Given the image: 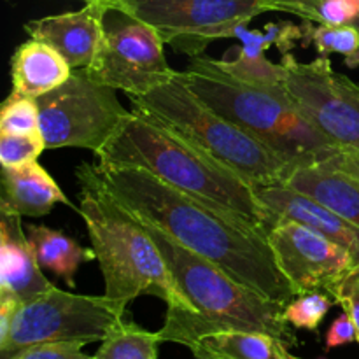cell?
<instances>
[{"label":"cell","mask_w":359,"mask_h":359,"mask_svg":"<svg viewBox=\"0 0 359 359\" xmlns=\"http://www.w3.org/2000/svg\"><path fill=\"white\" fill-rule=\"evenodd\" d=\"M109 191L140 219L214 263L238 283L286 305L297 297L262 231L172 188L139 167L95 163Z\"/></svg>","instance_id":"obj_1"},{"label":"cell","mask_w":359,"mask_h":359,"mask_svg":"<svg viewBox=\"0 0 359 359\" xmlns=\"http://www.w3.org/2000/svg\"><path fill=\"white\" fill-rule=\"evenodd\" d=\"M97 160L105 165L144 168L172 188L233 214L265 237L279 221L241 175L170 128L133 111L97 154Z\"/></svg>","instance_id":"obj_2"},{"label":"cell","mask_w":359,"mask_h":359,"mask_svg":"<svg viewBox=\"0 0 359 359\" xmlns=\"http://www.w3.org/2000/svg\"><path fill=\"white\" fill-rule=\"evenodd\" d=\"M140 221L160 248L175 286L188 304V309H167L165 325L158 332L161 342L189 347L212 333L242 330L272 335L287 347L297 346V335L284 319V304L238 283L163 230Z\"/></svg>","instance_id":"obj_3"},{"label":"cell","mask_w":359,"mask_h":359,"mask_svg":"<svg viewBox=\"0 0 359 359\" xmlns=\"http://www.w3.org/2000/svg\"><path fill=\"white\" fill-rule=\"evenodd\" d=\"M81 188L79 214L86 224L105 283V297L128 307L153 294L172 309H188L167 262L142 221L107 189L95 163L76 168Z\"/></svg>","instance_id":"obj_4"},{"label":"cell","mask_w":359,"mask_h":359,"mask_svg":"<svg viewBox=\"0 0 359 359\" xmlns=\"http://www.w3.org/2000/svg\"><path fill=\"white\" fill-rule=\"evenodd\" d=\"M179 74L203 104L265 144L291 170L321 163L340 151L297 111L286 90L244 83L207 56H191L188 70Z\"/></svg>","instance_id":"obj_5"},{"label":"cell","mask_w":359,"mask_h":359,"mask_svg":"<svg viewBox=\"0 0 359 359\" xmlns=\"http://www.w3.org/2000/svg\"><path fill=\"white\" fill-rule=\"evenodd\" d=\"M128 97L133 112L170 128L241 175L252 188L286 184L293 172L265 144L203 104L179 72L147 93Z\"/></svg>","instance_id":"obj_6"},{"label":"cell","mask_w":359,"mask_h":359,"mask_svg":"<svg viewBox=\"0 0 359 359\" xmlns=\"http://www.w3.org/2000/svg\"><path fill=\"white\" fill-rule=\"evenodd\" d=\"M126 316L125 305L105 294H76L55 286L18 305L9 333L0 342V359H13L27 347L46 342H102Z\"/></svg>","instance_id":"obj_7"},{"label":"cell","mask_w":359,"mask_h":359,"mask_svg":"<svg viewBox=\"0 0 359 359\" xmlns=\"http://www.w3.org/2000/svg\"><path fill=\"white\" fill-rule=\"evenodd\" d=\"M116 91L81 69L62 86L35 98L46 149L81 147L97 156L130 114Z\"/></svg>","instance_id":"obj_8"},{"label":"cell","mask_w":359,"mask_h":359,"mask_svg":"<svg viewBox=\"0 0 359 359\" xmlns=\"http://www.w3.org/2000/svg\"><path fill=\"white\" fill-rule=\"evenodd\" d=\"M118 9L153 27L165 44L200 56L219 39H231L237 25L272 11L265 0H114Z\"/></svg>","instance_id":"obj_9"},{"label":"cell","mask_w":359,"mask_h":359,"mask_svg":"<svg viewBox=\"0 0 359 359\" xmlns=\"http://www.w3.org/2000/svg\"><path fill=\"white\" fill-rule=\"evenodd\" d=\"M280 63L297 111L340 151L359 154V84L335 72L328 56L304 63L290 53Z\"/></svg>","instance_id":"obj_10"},{"label":"cell","mask_w":359,"mask_h":359,"mask_svg":"<svg viewBox=\"0 0 359 359\" xmlns=\"http://www.w3.org/2000/svg\"><path fill=\"white\" fill-rule=\"evenodd\" d=\"M118 11V9H116ZM119 13V20L105 21V34L97 58L86 74L97 83L126 95H142L161 86L177 70L165 58V41L144 21Z\"/></svg>","instance_id":"obj_11"},{"label":"cell","mask_w":359,"mask_h":359,"mask_svg":"<svg viewBox=\"0 0 359 359\" xmlns=\"http://www.w3.org/2000/svg\"><path fill=\"white\" fill-rule=\"evenodd\" d=\"M266 238L280 272L297 294L326 291L359 269L346 248L298 221L279 219Z\"/></svg>","instance_id":"obj_12"},{"label":"cell","mask_w":359,"mask_h":359,"mask_svg":"<svg viewBox=\"0 0 359 359\" xmlns=\"http://www.w3.org/2000/svg\"><path fill=\"white\" fill-rule=\"evenodd\" d=\"M111 7L104 0L86 2L79 11L46 16L25 23L32 39L46 42L69 62L74 70L88 69L97 58L105 34V16Z\"/></svg>","instance_id":"obj_13"},{"label":"cell","mask_w":359,"mask_h":359,"mask_svg":"<svg viewBox=\"0 0 359 359\" xmlns=\"http://www.w3.org/2000/svg\"><path fill=\"white\" fill-rule=\"evenodd\" d=\"M255 191L263 205L269 207L279 219L298 221L325 235L326 238L346 248L359 266V226L356 224L287 184L258 186Z\"/></svg>","instance_id":"obj_14"},{"label":"cell","mask_w":359,"mask_h":359,"mask_svg":"<svg viewBox=\"0 0 359 359\" xmlns=\"http://www.w3.org/2000/svg\"><path fill=\"white\" fill-rule=\"evenodd\" d=\"M53 287L28 242L21 216L0 210V297L27 302Z\"/></svg>","instance_id":"obj_15"},{"label":"cell","mask_w":359,"mask_h":359,"mask_svg":"<svg viewBox=\"0 0 359 359\" xmlns=\"http://www.w3.org/2000/svg\"><path fill=\"white\" fill-rule=\"evenodd\" d=\"M58 203L79 212V207L67 198L62 188L39 161H32L23 167L2 168V212L18 214L21 217H42Z\"/></svg>","instance_id":"obj_16"},{"label":"cell","mask_w":359,"mask_h":359,"mask_svg":"<svg viewBox=\"0 0 359 359\" xmlns=\"http://www.w3.org/2000/svg\"><path fill=\"white\" fill-rule=\"evenodd\" d=\"M74 69L56 49L37 39H28L18 46L11 58L13 91L39 98L62 86Z\"/></svg>","instance_id":"obj_17"},{"label":"cell","mask_w":359,"mask_h":359,"mask_svg":"<svg viewBox=\"0 0 359 359\" xmlns=\"http://www.w3.org/2000/svg\"><path fill=\"white\" fill-rule=\"evenodd\" d=\"M286 184L359 226V182L328 160L294 168Z\"/></svg>","instance_id":"obj_18"},{"label":"cell","mask_w":359,"mask_h":359,"mask_svg":"<svg viewBox=\"0 0 359 359\" xmlns=\"http://www.w3.org/2000/svg\"><path fill=\"white\" fill-rule=\"evenodd\" d=\"M27 237L41 269L53 272L70 287L76 286L74 277L79 266L97 259L93 249L83 248L63 231L53 230L44 224H28Z\"/></svg>","instance_id":"obj_19"},{"label":"cell","mask_w":359,"mask_h":359,"mask_svg":"<svg viewBox=\"0 0 359 359\" xmlns=\"http://www.w3.org/2000/svg\"><path fill=\"white\" fill-rule=\"evenodd\" d=\"M195 344L224 359H300L290 353L286 344L262 332L228 330L203 337Z\"/></svg>","instance_id":"obj_20"},{"label":"cell","mask_w":359,"mask_h":359,"mask_svg":"<svg viewBox=\"0 0 359 359\" xmlns=\"http://www.w3.org/2000/svg\"><path fill=\"white\" fill-rule=\"evenodd\" d=\"M160 335L140 328L126 316L100 342L95 359H158Z\"/></svg>","instance_id":"obj_21"},{"label":"cell","mask_w":359,"mask_h":359,"mask_svg":"<svg viewBox=\"0 0 359 359\" xmlns=\"http://www.w3.org/2000/svg\"><path fill=\"white\" fill-rule=\"evenodd\" d=\"M304 41L302 46H314L319 56L332 53L344 56L347 67H359V25H326L304 20L302 23Z\"/></svg>","instance_id":"obj_22"},{"label":"cell","mask_w":359,"mask_h":359,"mask_svg":"<svg viewBox=\"0 0 359 359\" xmlns=\"http://www.w3.org/2000/svg\"><path fill=\"white\" fill-rule=\"evenodd\" d=\"M221 69L226 70L237 79L265 90L284 91V67L283 63L270 62L265 53H251L238 48L235 60H217Z\"/></svg>","instance_id":"obj_23"},{"label":"cell","mask_w":359,"mask_h":359,"mask_svg":"<svg viewBox=\"0 0 359 359\" xmlns=\"http://www.w3.org/2000/svg\"><path fill=\"white\" fill-rule=\"evenodd\" d=\"M249 23H241L231 32V39H238L242 48L251 53H265L266 49L276 46L283 55H290L298 44L304 41L302 25L291 21H277V23L265 25L263 30H249Z\"/></svg>","instance_id":"obj_24"},{"label":"cell","mask_w":359,"mask_h":359,"mask_svg":"<svg viewBox=\"0 0 359 359\" xmlns=\"http://www.w3.org/2000/svg\"><path fill=\"white\" fill-rule=\"evenodd\" d=\"M335 304V298L323 290L297 294L284 305V319L298 330L318 332Z\"/></svg>","instance_id":"obj_25"},{"label":"cell","mask_w":359,"mask_h":359,"mask_svg":"<svg viewBox=\"0 0 359 359\" xmlns=\"http://www.w3.org/2000/svg\"><path fill=\"white\" fill-rule=\"evenodd\" d=\"M41 133L37 100L13 91L0 109V135Z\"/></svg>","instance_id":"obj_26"},{"label":"cell","mask_w":359,"mask_h":359,"mask_svg":"<svg viewBox=\"0 0 359 359\" xmlns=\"http://www.w3.org/2000/svg\"><path fill=\"white\" fill-rule=\"evenodd\" d=\"M46 151L42 133L34 135H0V163L2 168L23 167L37 161Z\"/></svg>","instance_id":"obj_27"},{"label":"cell","mask_w":359,"mask_h":359,"mask_svg":"<svg viewBox=\"0 0 359 359\" xmlns=\"http://www.w3.org/2000/svg\"><path fill=\"white\" fill-rule=\"evenodd\" d=\"M86 342L70 340V342H46L37 344L18 353L13 359H95L83 351Z\"/></svg>","instance_id":"obj_28"},{"label":"cell","mask_w":359,"mask_h":359,"mask_svg":"<svg viewBox=\"0 0 359 359\" xmlns=\"http://www.w3.org/2000/svg\"><path fill=\"white\" fill-rule=\"evenodd\" d=\"M326 291L335 298L337 304L353 319L354 326H356L359 344V269H354L353 272L347 273L339 283L332 284Z\"/></svg>","instance_id":"obj_29"},{"label":"cell","mask_w":359,"mask_h":359,"mask_svg":"<svg viewBox=\"0 0 359 359\" xmlns=\"http://www.w3.org/2000/svg\"><path fill=\"white\" fill-rule=\"evenodd\" d=\"M359 16V0H323L319 6V23L351 25Z\"/></svg>","instance_id":"obj_30"},{"label":"cell","mask_w":359,"mask_h":359,"mask_svg":"<svg viewBox=\"0 0 359 359\" xmlns=\"http://www.w3.org/2000/svg\"><path fill=\"white\" fill-rule=\"evenodd\" d=\"M325 342H326V353L332 349H337V347L358 342L356 326H354L353 319L349 318L347 312H342V314L332 323L328 333H326Z\"/></svg>","instance_id":"obj_31"},{"label":"cell","mask_w":359,"mask_h":359,"mask_svg":"<svg viewBox=\"0 0 359 359\" xmlns=\"http://www.w3.org/2000/svg\"><path fill=\"white\" fill-rule=\"evenodd\" d=\"M272 11H283L300 16L302 20L319 23V6L323 0H265Z\"/></svg>","instance_id":"obj_32"},{"label":"cell","mask_w":359,"mask_h":359,"mask_svg":"<svg viewBox=\"0 0 359 359\" xmlns=\"http://www.w3.org/2000/svg\"><path fill=\"white\" fill-rule=\"evenodd\" d=\"M330 163L333 167L340 168L351 177H354L359 182V154L358 153H347V151H339L335 156L330 158Z\"/></svg>","instance_id":"obj_33"},{"label":"cell","mask_w":359,"mask_h":359,"mask_svg":"<svg viewBox=\"0 0 359 359\" xmlns=\"http://www.w3.org/2000/svg\"><path fill=\"white\" fill-rule=\"evenodd\" d=\"M189 349H191L195 359H224V358L217 356V354L210 353L209 349H205V347L200 346V344H191V346H189Z\"/></svg>","instance_id":"obj_34"},{"label":"cell","mask_w":359,"mask_h":359,"mask_svg":"<svg viewBox=\"0 0 359 359\" xmlns=\"http://www.w3.org/2000/svg\"><path fill=\"white\" fill-rule=\"evenodd\" d=\"M104 2H105V4H107V6H109V7H111V2H114V0H104Z\"/></svg>","instance_id":"obj_35"},{"label":"cell","mask_w":359,"mask_h":359,"mask_svg":"<svg viewBox=\"0 0 359 359\" xmlns=\"http://www.w3.org/2000/svg\"><path fill=\"white\" fill-rule=\"evenodd\" d=\"M84 2H95V0H84Z\"/></svg>","instance_id":"obj_36"},{"label":"cell","mask_w":359,"mask_h":359,"mask_svg":"<svg viewBox=\"0 0 359 359\" xmlns=\"http://www.w3.org/2000/svg\"><path fill=\"white\" fill-rule=\"evenodd\" d=\"M356 23H358V25H359V16H358V21H356Z\"/></svg>","instance_id":"obj_37"}]
</instances>
